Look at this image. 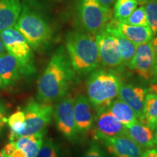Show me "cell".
Wrapping results in <instances>:
<instances>
[{"label": "cell", "instance_id": "2e32d148", "mask_svg": "<svg viewBox=\"0 0 157 157\" xmlns=\"http://www.w3.org/2000/svg\"><path fill=\"white\" fill-rule=\"evenodd\" d=\"M146 95V91L143 88L122 82L118 93L119 99L132 108L140 120L143 117Z\"/></svg>", "mask_w": 157, "mask_h": 157}, {"label": "cell", "instance_id": "7c38bea8", "mask_svg": "<svg viewBox=\"0 0 157 157\" xmlns=\"http://www.w3.org/2000/svg\"><path fill=\"white\" fill-rule=\"evenodd\" d=\"M113 157H140L143 150L127 135H119L102 141Z\"/></svg>", "mask_w": 157, "mask_h": 157}, {"label": "cell", "instance_id": "836d02e7", "mask_svg": "<svg viewBox=\"0 0 157 157\" xmlns=\"http://www.w3.org/2000/svg\"><path fill=\"white\" fill-rule=\"evenodd\" d=\"M147 125H148V126L150 127V128H151L154 131L155 129H157V119H156L154 121H152L151 122L148 123Z\"/></svg>", "mask_w": 157, "mask_h": 157}, {"label": "cell", "instance_id": "8d00e7d4", "mask_svg": "<svg viewBox=\"0 0 157 157\" xmlns=\"http://www.w3.org/2000/svg\"><path fill=\"white\" fill-rule=\"evenodd\" d=\"M154 79H157V60L156 63V66H155V69H154Z\"/></svg>", "mask_w": 157, "mask_h": 157}, {"label": "cell", "instance_id": "4dcf8cb0", "mask_svg": "<svg viewBox=\"0 0 157 157\" xmlns=\"http://www.w3.org/2000/svg\"><path fill=\"white\" fill-rule=\"evenodd\" d=\"M140 157H157V150L156 148L148 149L143 153Z\"/></svg>", "mask_w": 157, "mask_h": 157}, {"label": "cell", "instance_id": "4fadbf2b", "mask_svg": "<svg viewBox=\"0 0 157 157\" xmlns=\"http://www.w3.org/2000/svg\"><path fill=\"white\" fill-rule=\"evenodd\" d=\"M74 119L78 133H86L93 127L95 115L93 107L84 95H78L74 99Z\"/></svg>", "mask_w": 157, "mask_h": 157}, {"label": "cell", "instance_id": "f1b7e54d", "mask_svg": "<svg viewBox=\"0 0 157 157\" xmlns=\"http://www.w3.org/2000/svg\"><path fill=\"white\" fill-rule=\"evenodd\" d=\"M7 121V110L5 105L2 103H0V132L2 130Z\"/></svg>", "mask_w": 157, "mask_h": 157}, {"label": "cell", "instance_id": "d590c367", "mask_svg": "<svg viewBox=\"0 0 157 157\" xmlns=\"http://www.w3.org/2000/svg\"><path fill=\"white\" fill-rule=\"evenodd\" d=\"M154 143L155 145L157 146V129L154 130Z\"/></svg>", "mask_w": 157, "mask_h": 157}, {"label": "cell", "instance_id": "9a60e30c", "mask_svg": "<svg viewBox=\"0 0 157 157\" xmlns=\"http://www.w3.org/2000/svg\"><path fill=\"white\" fill-rule=\"evenodd\" d=\"M25 75L23 68L18 60L7 52L0 56V76L5 88L13 86Z\"/></svg>", "mask_w": 157, "mask_h": 157}, {"label": "cell", "instance_id": "d6a6232c", "mask_svg": "<svg viewBox=\"0 0 157 157\" xmlns=\"http://www.w3.org/2000/svg\"><path fill=\"white\" fill-rule=\"evenodd\" d=\"M151 46L153 48V50H154L155 56H156V58L157 60V36H156L154 38H153L151 41Z\"/></svg>", "mask_w": 157, "mask_h": 157}, {"label": "cell", "instance_id": "603a6c76", "mask_svg": "<svg viewBox=\"0 0 157 157\" xmlns=\"http://www.w3.org/2000/svg\"><path fill=\"white\" fill-rule=\"evenodd\" d=\"M7 123L10 129V141L21 136L25 127V114L23 111L18 110L13 113L7 118Z\"/></svg>", "mask_w": 157, "mask_h": 157}, {"label": "cell", "instance_id": "9c48e42d", "mask_svg": "<svg viewBox=\"0 0 157 157\" xmlns=\"http://www.w3.org/2000/svg\"><path fill=\"white\" fill-rule=\"evenodd\" d=\"M90 130L95 140L103 141L109 137L127 135L126 127L118 120L109 108L97 111Z\"/></svg>", "mask_w": 157, "mask_h": 157}, {"label": "cell", "instance_id": "f35d334b", "mask_svg": "<svg viewBox=\"0 0 157 157\" xmlns=\"http://www.w3.org/2000/svg\"><path fill=\"white\" fill-rule=\"evenodd\" d=\"M0 88H1V89H5V86H4L3 82L2 81L1 76H0Z\"/></svg>", "mask_w": 157, "mask_h": 157}, {"label": "cell", "instance_id": "e0dca14e", "mask_svg": "<svg viewBox=\"0 0 157 157\" xmlns=\"http://www.w3.org/2000/svg\"><path fill=\"white\" fill-rule=\"evenodd\" d=\"M109 23L113 25L121 34L137 46L150 42L154 36L151 30L148 26L129 25L122 22H118L113 19L111 20Z\"/></svg>", "mask_w": 157, "mask_h": 157}, {"label": "cell", "instance_id": "52a82bcc", "mask_svg": "<svg viewBox=\"0 0 157 157\" xmlns=\"http://www.w3.org/2000/svg\"><path fill=\"white\" fill-rule=\"evenodd\" d=\"M25 127L21 136L31 135L46 130L54 113L52 103L34 101L31 99L23 109Z\"/></svg>", "mask_w": 157, "mask_h": 157}, {"label": "cell", "instance_id": "e575fe53", "mask_svg": "<svg viewBox=\"0 0 157 157\" xmlns=\"http://www.w3.org/2000/svg\"><path fill=\"white\" fill-rule=\"evenodd\" d=\"M6 52H7V50H6L5 45H4V43L2 42V39L0 38V56L4 54Z\"/></svg>", "mask_w": 157, "mask_h": 157}, {"label": "cell", "instance_id": "ffe728a7", "mask_svg": "<svg viewBox=\"0 0 157 157\" xmlns=\"http://www.w3.org/2000/svg\"><path fill=\"white\" fill-rule=\"evenodd\" d=\"M105 29L109 32H111L115 36V38L117 39L118 44H119V52H120L122 63L124 64L125 66H128L129 68H130L132 59L134 58L135 52H136L137 45H135L134 43H132L128 39L124 36L122 34H121L109 23Z\"/></svg>", "mask_w": 157, "mask_h": 157}, {"label": "cell", "instance_id": "ba28073f", "mask_svg": "<svg viewBox=\"0 0 157 157\" xmlns=\"http://www.w3.org/2000/svg\"><path fill=\"white\" fill-rule=\"evenodd\" d=\"M74 98L66 94L58 101L53 113L58 131L71 141L75 140L78 134L74 119Z\"/></svg>", "mask_w": 157, "mask_h": 157}, {"label": "cell", "instance_id": "6da1fadb", "mask_svg": "<svg viewBox=\"0 0 157 157\" xmlns=\"http://www.w3.org/2000/svg\"><path fill=\"white\" fill-rule=\"evenodd\" d=\"M76 78L66 50L59 48L51 57L48 66L37 82V98L52 103L68 94Z\"/></svg>", "mask_w": 157, "mask_h": 157}, {"label": "cell", "instance_id": "d6986e66", "mask_svg": "<svg viewBox=\"0 0 157 157\" xmlns=\"http://www.w3.org/2000/svg\"><path fill=\"white\" fill-rule=\"evenodd\" d=\"M127 135L142 148H151L156 146L154 143V132L146 124L137 121L126 127Z\"/></svg>", "mask_w": 157, "mask_h": 157}, {"label": "cell", "instance_id": "60d3db41", "mask_svg": "<svg viewBox=\"0 0 157 157\" xmlns=\"http://www.w3.org/2000/svg\"><path fill=\"white\" fill-rule=\"evenodd\" d=\"M156 150H157V148H156Z\"/></svg>", "mask_w": 157, "mask_h": 157}, {"label": "cell", "instance_id": "30bf717a", "mask_svg": "<svg viewBox=\"0 0 157 157\" xmlns=\"http://www.w3.org/2000/svg\"><path fill=\"white\" fill-rule=\"evenodd\" d=\"M100 60L105 68H117L122 65L119 44L115 36L106 29L95 35Z\"/></svg>", "mask_w": 157, "mask_h": 157}, {"label": "cell", "instance_id": "484cf974", "mask_svg": "<svg viewBox=\"0 0 157 157\" xmlns=\"http://www.w3.org/2000/svg\"><path fill=\"white\" fill-rule=\"evenodd\" d=\"M121 22L129 25H137V26H148V21H147L144 6L140 5V7H137L132 12V14Z\"/></svg>", "mask_w": 157, "mask_h": 157}, {"label": "cell", "instance_id": "7402d4cb", "mask_svg": "<svg viewBox=\"0 0 157 157\" xmlns=\"http://www.w3.org/2000/svg\"><path fill=\"white\" fill-rule=\"evenodd\" d=\"M138 5L137 0H116L113 5V19L121 22L132 14Z\"/></svg>", "mask_w": 157, "mask_h": 157}, {"label": "cell", "instance_id": "f546056e", "mask_svg": "<svg viewBox=\"0 0 157 157\" xmlns=\"http://www.w3.org/2000/svg\"><path fill=\"white\" fill-rule=\"evenodd\" d=\"M148 93H154L157 95V79H152L148 88Z\"/></svg>", "mask_w": 157, "mask_h": 157}, {"label": "cell", "instance_id": "ab89813d", "mask_svg": "<svg viewBox=\"0 0 157 157\" xmlns=\"http://www.w3.org/2000/svg\"><path fill=\"white\" fill-rule=\"evenodd\" d=\"M0 157H5V156H4L3 153H2V151H0Z\"/></svg>", "mask_w": 157, "mask_h": 157}, {"label": "cell", "instance_id": "8992f818", "mask_svg": "<svg viewBox=\"0 0 157 157\" xmlns=\"http://www.w3.org/2000/svg\"><path fill=\"white\" fill-rule=\"evenodd\" d=\"M7 52L18 60L24 70L25 75L35 72L32 50L26 39L16 29L13 27L0 31Z\"/></svg>", "mask_w": 157, "mask_h": 157}, {"label": "cell", "instance_id": "44dd1931", "mask_svg": "<svg viewBox=\"0 0 157 157\" xmlns=\"http://www.w3.org/2000/svg\"><path fill=\"white\" fill-rule=\"evenodd\" d=\"M109 109L122 124L127 127L138 121L136 113L121 99L113 100Z\"/></svg>", "mask_w": 157, "mask_h": 157}, {"label": "cell", "instance_id": "ac0fdd59", "mask_svg": "<svg viewBox=\"0 0 157 157\" xmlns=\"http://www.w3.org/2000/svg\"><path fill=\"white\" fill-rule=\"evenodd\" d=\"M21 10L20 0H0V31L15 26Z\"/></svg>", "mask_w": 157, "mask_h": 157}, {"label": "cell", "instance_id": "d4e9b609", "mask_svg": "<svg viewBox=\"0 0 157 157\" xmlns=\"http://www.w3.org/2000/svg\"><path fill=\"white\" fill-rule=\"evenodd\" d=\"M148 26L153 34H157V0H148L144 5Z\"/></svg>", "mask_w": 157, "mask_h": 157}, {"label": "cell", "instance_id": "4316f807", "mask_svg": "<svg viewBox=\"0 0 157 157\" xmlns=\"http://www.w3.org/2000/svg\"><path fill=\"white\" fill-rule=\"evenodd\" d=\"M35 157H60L58 146L50 138H46Z\"/></svg>", "mask_w": 157, "mask_h": 157}, {"label": "cell", "instance_id": "3957f363", "mask_svg": "<svg viewBox=\"0 0 157 157\" xmlns=\"http://www.w3.org/2000/svg\"><path fill=\"white\" fill-rule=\"evenodd\" d=\"M14 28L20 31L31 48L36 51L44 50L52 40V29L50 23L41 12L29 4L22 5Z\"/></svg>", "mask_w": 157, "mask_h": 157}, {"label": "cell", "instance_id": "5bb4252c", "mask_svg": "<svg viewBox=\"0 0 157 157\" xmlns=\"http://www.w3.org/2000/svg\"><path fill=\"white\" fill-rule=\"evenodd\" d=\"M46 130L31 135L20 136L10 141L14 150L10 157H35L42 146Z\"/></svg>", "mask_w": 157, "mask_h": 157}, {"label": "cell", "instance_id": "8fae6325", "mask_svg": "<svg viewBox=\"0 0 157 157\" xmlns=\"http://www.w3.org/2000/svg\"><path fill=\"white\" fill-rule=\"evenodd\" d=\"M156 63V58L150 41L137 46L130 68L134 70L141 78L151 81L154 78Z\"/></svg>", "mask_w": 157, "mask_h": 157}, {"label": "cell", "instance_id": "cb8c5ba5", "mask_svg": "<svg viewBox=\"0 0 157 157\" xmlns=\"http://www.w3.org/2000/svg\"><path fill=\"white\" fill-rule=\"evenodd\" d=\"M156 119H157V95L151 93H146L143 117L140 121L148 124Z\"/></svg>", "mask_w": 157, "mask_h": 157}, {"label": "cell", "instance_id": "1f68e13d", "mask_svg": "<svg viewBox=\"0 0 157 157\" xmlns=\"http://www.w3.org/2000/svg\"><path fill=\"white\" fill-rule=\"evenodd\" d=\"M98 2L105 8L111 9V7L114 5L116 0H98Z\"/></svg>", "mask_w": 157, "mask_h": 157}, {"label": "cell", "instance_id": "5b68a950", "mask_svg": "<svg viewBox=\"0 0 157 157\" xmlns=\"http://www.w3.org/2000/svg\"><path fill=\"white\" fill-rule=\"evenodd\" d=\"M77 15L84 31L95 36L113 19V11L104 7L98 0H78Z\"/></svg>", "mask_w": 157, "mask_h": 157}, {"label": "cell", "instance_id": "83f0119b", "mask_svg": "<svg viewBox=\"0 0 157 157\" xmlns=\"http://www.w3.org/2000/svg\"><path fill=\"white\" fill-rule=\"evenodd\" d=\"M82 157H109L96 143H93Z\"/></svg>", "mask_w": 157, "mask_h": 157}, {"label": "cell", "instance_id": "74e56055", "mask_svg": "<svg viewBox=\"0 0 157 157\" xmlns=\"http://www.w3.org/2000/svg\"><path fill=\"white\" fill-rule=\"evenodd\" d=\"M147 1H148V0H137V2H138V4L140 5H144V4L146 3Z\"/></svg>", "mask_w": 157, "mask_h": 157}, {"label": "cell", "instance_id": "7a4b0ae2", "mask_svg": "<svg viewBox=\"0 0 157 157\" xmlns=\"http://www.w3.org/2000/svg\"><path fill=\"white\" fill-rule=\"evenodd\" d=\"M66 50L74 71L85 76L101 64L95 36L86 31H71L66 39Z\"/></svg>", "mask_w": 157, "mask_h": 157}, {"label": "cell", "instance_id": "277c9868", "mask_svg": "<svg viewBox=\"0 0 157 157\" xmlns=\"http://www.w3.org/2000/svg\"><path fill=\"white\" fill-rule=\"evenodd\" d=\"M121 80L115 73L104 69L92 72L87 80V94L96 111L109 108L118 96Z\"/></svg>", "mask_w": 157, "mask_h": 157}]
</instances>
